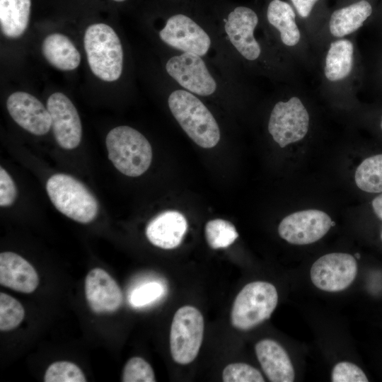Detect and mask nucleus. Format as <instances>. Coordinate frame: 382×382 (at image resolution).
Wrapping results in <instances>:
<instances>
[{"label":"nucleus","instance_id":"nucleus-1","mask_svg":"<svg viewBox=\"0 0 382 382\" xmlns=\"http://www.w3.org/2000/svg\"><path fill=\"white\" fill-rule=\"evenodd\" d=\"M168 103L173 115L193 141L205 149L217 144L219 125L199 98L186 91L176 90L169 96Z\"/></svg>","mask_w":382,"mask_h":382},{"label":"nucleus","instance_id":"nucleus-2","mask_svg":"<svg viewBox=\"0 0 382 382\" xmlns=\"http://www.w3.org/2000/svg\"><path fill=\"white\" fill-rule=\"evenodd\" d=\"M88 63L92 72L105 81H114L121 76L123 51L115 30L105 23L88 26L83 37Z\"/></svg>","mask_w":382,"mask_h":382},{"label":"nucleus","instance_id":"nucleus-3","mask_svg":"<svg viewBox=\"0 0 382 382\" xmlns=\"http://www.w3.org/2000/svg\"><path fill=\"white\" fill-rule=\"evenodd\" d=\"M108 158L122 174L137 177L145 173L152 160L151 144L145 137L129 126L113 128L105 139Z\"/></svg>","mask_w":382,"mask_h":382},{"label":"nucleus","instance_id":"nucleus-4","mask_svg":"<svg viewBox=\"0 0 382 382\" xmlns=\"http://www.w3.org/2000/svg\"><path fill=\"white\" fill-rule=\"evenodd\" d=\"M46 189L52 204L67 217L82 224H88L96 217L99 209L96 198L74 177L54 174L48 179Z\"/></svg>","mask_w":382,"mask_h":382},{"label":"nucleus","instance_id":"nucleus-5","mask_svg":"<svg viewBox=\"0 0 382 382\" xmlns=\"http://www.w3.org/2000/svg\"><path fill=\"white\" fill-rule=\"evenodd\" d=\"M278 302V294L271 283L256 281L247 284L238 294L231 312L232 325L248 330L270 318Z\"/></svg>","mask_w":382,"mask_h":382},{"label":"nucleus","instance_id":"nucleus-6","mask_svg":"<svg viewBox=\"0 0 382 382\" xmlns=\"http://www.w3.org/2000/svg\"><path fill=\"white\" fill-rule=\"evenodd\" d=\"M204 321L194 306H184L175 313L170 332V348L173 359L188 364L197 356L204 335Z\"/></svg>","mask_w":382,"mask_h":382},{"label":"nucleus","instance_id":"nucleus-7","mask_svg":"<svg viewBox=\"0 0 382 382\" xmlns=\"http://www.w3.org/2000/svg\"><path fill=\"white\" fill-rule=\"evenodd\" d=\"M309 115L297 97L279 101L274 106L268 123V131L280 147L301 140L307 134Z\"/></svg>","mask_w":382,"mask_h":382},{"label":"nucleus","instance_id":"nucleus-8","mask_svg":"<svg viewBox=\"0 0 382 382\" xmlns=\"http://www.w3.org/2000/svg\"><path fill=\"white\" fill-rule=\"evenodd\" d=\"M357 274L355 258L347 253H332L323 255L311 266V279L318 289L337 292L345 290Z\"/></svg>","mask_w":382,"mask_h":382},{"label":"nucleus","instance_id":"nucleus-9","mask_svg":"<svg viewBox=\"0 0 382 382\" xmlns=\"http://www.w3.org/2000/svg\"><path fill=\"white\" fill-rule=\"evenodd\" d=\"M332 220L324 212L306 209L284 217L278 227L282 238L294 245H307L323 238L330 228Z\"/></svg>","mask_w":382,"mask_h":382},{"label":"nucleus","instance_id":"nucleus-10","mask_svg":"<svg viewBox=\"0 0 382 382\" xmlns=\"http://www.w3.org/2000/svg\"><path fill=\"white\" fill-rule=\"evenodd\" d=\"M168 74L181 86L199 96L214 93L216 83L201 57L184 52L171 57L166 63Z\"/></svg>","mask_w":382,"mask_h":382},{"label":"nucleus","instance_id":"nucleus-11","mask_svg":"<svg viewBox=\"0 0 382 382\" xmlns=\"http://www.w3.org/2000/svg\"><path fill=\"white\" fill-rule=\"evenodd\" d=\"M51 127L57 144L63 149L79 146L82 127L78 112L72 102L62 93H52L47 101Z\"/></svg>","mask_w":382,"mask_h":382},{"label":"nucleus","instance_id":"nucleus-12","mask_svg":"<svg viewBox=\"0 0 382 382\" xmlns=\"http://www.w3.org/2000/svg\"><path fill=\"white\" fill-rule=\"evenodd\" d=\"M159 37L165 43L175 49L200 57L208 52L211 45L207 33L193 20L183 14L169 18L159 32Z\"/></svg>","mask_w":382,"mask_h":382},{"label":"nucleus","instance_id":"nucleus-13","mask_svg":"<svg viewBox=\"0 0 382 382\" xmlns=\"http://www.w3.org/2000/svg\"><path fill=\"white\" fill-rule=\"evenodd\" d=\"M6 107L13 120L35 135L45 134L51 128V117L47 108L28 93H13L7 99Z\"/></svg>","mask_w":382,"mask_h":382},{"label":"nucleus","instance_id":"nucleus-14","mask_svg":"<svg viewBox=\"0 0 382 382\" xmlns=\"http://www.w3.org/2000/svg\"><path fill=\"white\" fill-rule=\"evenodd\" d=\"M257 23L258 18L254 11L238 6L228 14L224 25L231 44L243 57L251 61L257 59L261 52L260 46L253 35Z\"/></svg>","mask_w":382,"mask_h":382},{"label":"nucleus","instance_id":"nucleus-15","mask_svg":"<svg viewBox=\"0 0 382 382\" xmlns=\"http://www.w3.org/2000/svg\"><path fill=\"white\" fill-rule=\"evenodd\" d=\"M85 294L90 308L96 313H112L122 303V293L119 285L101 268H94L87 274Z\"/></svg>","mask_w":382,"mask_h":382},{"label":"nucleus","instance_id":"nucleus-16","mask_svg":"<svg viewBox=\"0 0 382 382\" xmlns=\"http://www.w3.org/2000/svg\"><path fill=\"white\" fill-rule=\"evenodd\" d=\"M187 229L185 217L177 211H166L153 218L146 228L148 240L163 249L180 245Z\"/></svg>","mask_w":382,"mask_h":382},{"label":"nucleus","instance_id":"nucleus-17","mask_svg":"<svg viewBox=\"0 0 382 382\" xmlns=\"http://www.w3.org/2000/svg\"><path fill=\"white\" fill-rule=\"evenodd\" d=\"M0 284L15 291L30 294L38 286V274L23 257L12 252L0 254Z\"/></svg>","mask_w":382,"mask_h":382},{"label":"nucleus","instance_id":"nucleus-18","mask_svg":"<svg viewBox=\"0 0 382 382\" xmlns=\"http://www.w3.org/2000/svg\"><path fill=\"white\" fill-rule=\"evenodd\" d=\"M260 366L272 382H292L295 373L286 350L276 341L265 339L255 347Z\"/></svg>","mask_w":382,"mask_h":382},{"label":"nucleus","instance_id":"nucleus-19","mask_svg":"<svg viewBox=\"0 0 382 382\" xmlns=\"http://www.w3.org/2000/svg\"><path fill=\"white\" fill-rule=\"evenodd\" d=\"M42 54L53 66L63 71L77 68L81 55L72 42L61 33L47 35L42 42Z\"/></svg>","mask_w":382,"mask_h":382},{"label":"nucleus","instance_id":"nucleus-20","mask_svg":"<svg viewBox=\"0 0 382 382\" xmlns=\"http://www.w3.org/2000/svg\"><path fill=\"white\" fill-rule=\"evenodd\" d=\"M371 13V5L366 0H361L335 10L330 19V31L337 37L351 34L363 25Z\"/></svg>","mask_w":382,"mask_h":382},{"label":"nucleus","instance_id":"nucleus-21","mask_svg":"<svg viewBox=\"0 0 382 382\" xmlns=\"http://www.w3.org/2000/svg\"><path fill=\"white\" fill-rule=\"evenodd\" d=\"M31 0H0V23L3 34L17 38L25 31L30 14Z\"/></svg>","mask_w":382,"mask_h":382},{"label":"nucleus","instance_id":"nucleus-22","mask_svg":"<svg viewBox=\"0 0 382 382\" xmlns=\"http://www.w3.org/2000/svg\"><path fill=\"white\" fill-rule=\"evenodd\" d=\"M295 17L293 8L285 1L272 0L268 6L267 18L269 23L279 30L282 42L289 47L295 46L301 38Z\"/></svg>","mask_w":382,"mask_h":382},{"label":"nucleus","instance_id":"nucleus-23","mask_svg":"<svg viewBox=\"0 0 382 382\" xmlns=\"http://www.w3.org/2000/svg\"><path fill=\"white\" fill-rule=\"evenodd\" d=\"M354 47L347 39L332 42L325 58L324 73L330 81H340L351 72L353 63Z\"/></svg>","mask_w":382,"mask_h":382},{"label":"nucleus","instance_id":"nucleus-24","mask_svg":"<svg viewBox=\"0 0 382 382\" xmlns=\"http://www.w3.org/2000/svg\"><path fill=\"white\" fill-rule=\"evenodd\" d=\"M357 186L367 193L382 192V153L364 158L354 174Z\"/></svg>","mask_w":382,"mask_h":382},{"label":"nucleus","instance_id":"nucleus-25","mask_svg":"<svg viewBox=\"0 0 382 382\" xmlns=\"http://www.w3.org/2000/svg\"><path fill=\"white\" fill-rule=\"evenodd\" d=\"M205 237L212 248H226L233 243L238 237V233L232 223L216 219L207 223Z\"/></svg>","mask_w":382,"mask_h":382},{"label":"nucleus","instance_id":"nucleus-26","mask_svg":"<svg viewBox=\"0 0 382 382\" xmlns=\"http://www.w3.org/2000/svg\"><path fill=\"white\" fill-rule=\"evenodd\" d=\"M25 317L22 304L4 293L0 294V330L8 331L18 327Z\"/></svg>","mask_w":382,"mask_h":382},{"label":"nucleus","instance_id":"nucleus-27","mask_svg":"<svg viewBox=\"0 0 382 382\" xmlns=\"http://www.w3.org/2000/svg\"><path fill=\"white\" fill-rule=\"evenodd\" d=\"M45 382H85L86 378L81 369L75 364L66 361H56L47 369Z\"/></svg>","mask_w":382,"mask_h":382},{"label":"nucleus","instance_id":"nucleus-28","mask_svg":"<svg viewBox=\"0 0 382 382\" xmlns=\"http://www.w3.org/2000/svg\"><path fill=\"white\" fill-rule=\"evenodd\" d=\"M164 292L165 288L161 283L156 281L146 282L132 291L129 301L133 307H144L160 299Z\"/></svg>","mask_w":382,"mask_h":382},{"label":"nucleus","instance_id":"nucleus-29","mask_svg":"<svg viewBox=\"0 0 382 382\" xmlns=\"http://www.w3.org/2000/svg\"><path fill=\"white\" fill-rule=\"evenodd\" d=\"M123 382H154V370L144 359L134 357L129 359L124 366L122 376Z\"/></svg>","mask_w":382,"mask_h":382},{"label":"nucleus","instance_id":"nucleus-30","mask_svg":"<svg viewBox=\"0 0 382 382\" xmlns=\"http://www.w3.org/2000/svg\"><path fill=\"white\" fill-rule=\"evenodd\" d=\"M224 382H264L261 373L252 366L245 363H233L223 370Z\"/></svg>","mask_w":382,"mask_h":382},{"label":"nucleus","instance_id":"nucleus-31","mask_svg":"<svg viewBox=\"0 0 382 382\" xmlns=\"http://www.w3.org/2000/svg\"><path fill=\"white\" fill-rule=\"evenodd\" d=\"M331 381L333 382H367L369 380L364 372L356 364L339 362L332 369Z\"/></svg>","mask_w":382,"mask_h":382},{"label":"nucleus","instance_id":"nucleus-32","mask_svg":"<svg viewBox=\"0 0 382 382\" xmlns=\"http://www.w3.org/2000/svg\"><path fill=\"white\" fill-rule=\"evenodd\" d=\"M15 183L4 168H0V205L1 207L11 206L16 197Z\"/></svg>","mask_w":382,"mask_h":382},{"label":"nucleus","instance_id":"nucleus-33","mask_svg":"<svg viewBox=\"0 0 382 382\" xmlns=\"http://www.w3.org/2000/svg\"><path fill=\"white\" fill-rule=\"evenodd\" d=\"M318 0H291L298 13L303 18L308 17Z\"/></svg>","mask_w":382,"mask_h":382},{"label":"nucleus","instance_id":"nucleus-34","mask_svg":"<svg viewBox=\"0 0 382 382\" xmlns=\"http://www.w3.org/2000/svg\"><path fill=\"white\" fill-rule=\"evenodd\" d=\"M355 256H356V257H357V259H359V258H360V255H359V253H356V254H355Z\"/></svg>","mask_w":382,"mask_h":382},{"label":"nucleus","instance_id":"nucleus-35","mask_svg":"<svg viewBox=\"0 0 382 382\" xmlns=\"http://www.w3.org/2000/svg\"><path fill=\"white\" fill-rule=\"evenodd\" d=\"M335 225V223L334 221H332V222H331V226H334Z\"/></svg>","mask_w":382,"mask_h":382},{"label":"nucleus","instance_id":"nucleus-36","mask_svg":"<svg viewBox=\"0 0 382 382\" xmlns=\"http://www.w3.org/2000/svg\"><path fill=\"white\" fill-rule=\"evenodd\" d=\"M113 1H117V2H121V1H125V0H113Z\"/></svg>","mask_w":382,"mask_h":382},{"label":"nucleus","instance_id":"nucleus-37","mask_svg":"<svg viewBox=\"0 0 382 382\" xmlns=\"http://www.w3.org/2000/svg\"><path fill=\"white\" fill-rule=\"evenodd\" d=\"M381 241H382V231H381Z\"/></svg>","mask_w":382,"mask_h":382}]
</instances>
